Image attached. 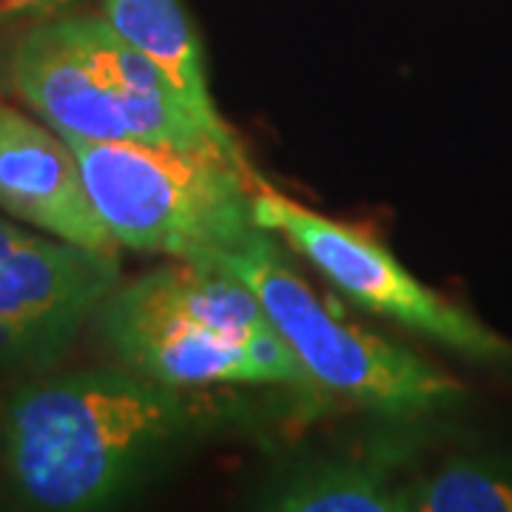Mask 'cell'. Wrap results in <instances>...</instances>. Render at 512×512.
<instances>
[{"label":"cell","instance_id":"6da1fadb","mask_svg":"<svg viewBox=\"0 0 512 512\" xmlns=\"http://www.w3.org/2000/svg\"><path fill=\"white\" fill-rule=\"evenodd\" d=\"M126 367L20 384L3 404L0 458L37 510H103L157 476L197 433V407Z\"/></svg>","mask_w":512,"mask_h":512},{"label":"cell","instance_id":"7a4b0ae2","mask_svg":"<svg viewBox=\"0 0 512 512\" xmlns=\"http://www.w3.org/2000/svg\"><path fill=\"white\" fill-rule=\"evenodd\" d=\"M6 77L60 137L222 154L171 80L106 18L63 15L37 23L12 46Z\"/></svg>","mask_w":512,"mask_h":512},{"label":"cell","instance_id":"3957f363","mask_svg":"<svg viewBox=\"0 0 512 512\" xmlns=\"http://www.w3.org/2000/svg\"><path fill=\"white\" fill-rule=\"evenodd\" d=\"M94 211L120 248L220 265L256 225L254 171L222 154L66 137Z\"/></svg>","mask_w":512,"mask_h":512},{"label":"cell","instance_id":"277c9868","mask_svg":"<svg viewBox=\"0 0 512 512\" xmlns=\"http://www.w3.org/2000/svg\"><path fill=\"white\" fill-rule=\"evenodd\" d=\"M220 268L254 291L313 387L387 416H424L461 402L464 387L450 373L356 325L336 299L313 291L268 231L254 228Z\"/></svg>","mask_w":512,"mask_h":512},{"label":"cell","instance_id":"5b68a950","mask_svg":"<svg viewBox=\"0 0 512 512\" xmlns=\"http://www.w3.org/2000/svg\"><path fill=\"white\" fill-rule=\"evenodd\" d=\"M251 220L271 237L285 239V245L305 256L336 291L359 308L421 333L473 362L493 367L512 365V345L504 336L433 288L421 285L382 242L348 222L316 214L256 174L251 188Z\"/></svg>","mask_w":512,"mask_h":512},{"label":"cell","instance_id":"8992f818","mask_svg":"<svg viewBox=\"0 0 512 512\" xmlns=\"http://www.w3.org/2000/svg\"><path fill=\"white\" fill-rule=\"evenodd\" d=\"M117 285V254L26 231L0 214V376L55 367Z\"/></svg>","mask_w":512,"mask_h":512},{"label":"cell","instance_id":"52a82bcc","mask_svg":"<svg viewBox=\"0 0 512 512\" xmlns=\"http://www.w3.org/2000/svg\"><path fill=\"white\" fill-rule=\"evenodd\" d=\"M94 325L120 365L177 390L225 384H285L308 390L313 382L279 333L234 336L163 311L123 285L103 299Z\"/></svg>","mask_w":512,"mask_h":512},{"label":"cell","instance_id":"ba28073f","mask_svg":"<svg viewBox=\"0 0 512 512\" xmlns=\"http://www.w3.org/2000/svg\"><path fill=\"white\" fill-rule=\"evenodd\" d=\"M0 211L89 251L120 248L94 211L66 137L6 103H0Z\"/></svg>","mask_w":512,"mask_h":512},{"label":"cell","instance_id":"9c48e42d","mask_svg":"<svg viewBox=\"0 0 512 512\" xmlns=\"http://www.w3.org/2000/svg\"><path fill=\"white\" fill-rule=\"evenodd\" d=\"M103 18L109 26L146 55L171 80L180 100L200 120L214 146L239 168L251 171L237 134L225 123L211 97L200 37L185 15L180 0H103Z\"/></svg>","mask_w":512,"mask_h":512},{"label":"cell","instance_id":"30bf717a","mask_svg":"<svg viewBox=\"0 0 512 512\" xmlns=\"http://www.w3.org/2000/svg\"><path fill=\"white\" fill-rule=\"evenodd\" d=\"M402 450L370 456H308L274 470L254 495L271 512H402Z\"/></svg>","mask_w":512,"mask_h":512},{"label":"cell","instance_id":"8fae6325","mask_svg":"<svg viewBox=\"0 0 512 512\" xmlns=\"http://www.w3.org/2000/svg\"><path fill=\"white\" fill-rule=\"evenodd\" d=\"M402 512H512V464L453 458L430 476L407 478Z\"/></svg>","mask_w":512,"mask_h":512},{"label":"cell","instance_id":"7c38bea8","mask_svg":"<svg viewBox=\"0 0 512 512\" xmlns=\"http://www.w3.org/2000/svg\"><path fill=\"white\" fill-rule=\"evenodd\" d=\"M80 0H0V29L63 18Z\"/></svg>","mask_w":512,"mask_h":512}]
</instances>
